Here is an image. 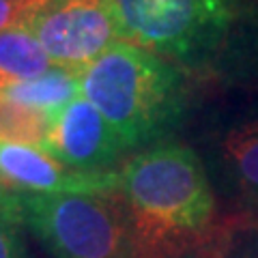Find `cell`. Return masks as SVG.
Masks as SVG:
<instances>
[{
  "label": "cell",
  "mask_w": 258,
  "mask_h": 258,
  "mask_svg": "<svg viewBox=\"0 0 258 258\" xmlns=\"http://www.w3.org/2000/svg\"><path fill=\"white\" fill-rule=\"evenodd\" d=\"M52 116L24 108L0 93V140L41 147L52 132Z\"/></svg>",
  "instance_id": "cell-12"
},
{
  "label": "cell",
  "mask_w": 258,
  "mask_h": 258,
  "mask_svg": "<svg viewBox=\"0 0 258 258\" xmlns=\"http://www.w3.org/2000/svg\"><path fill=\"white\" fill-rule=\"evenodd\" d=\"M50 67L45 50L24 22L0 32V88L32 80Z\"/></svg>",
  "instance_id": "cell-11"
},
{
  "label": "cell",
  "mask_w": 258,
  "mask_h": 258,
  "mask_svg": "<svg viewBox=\"0 0 258 258\" xmlns=\"http://www.w3.org/2000/svg\"><path fill=\"white\" fill-rule=\"evenodd\" d=\"M125 39L209 82L235 22L226 0H108Z\"/></svg>",
  "instance_id": "cell-4"
},
{
  "label": "cell",
  "mask_w": 258,
  "mask_h": 258,
  "mask_svg": "<svg viewBox=\"0 0 258 258\" xmlns=\"http://www.w3.org/2000/svg\"><path fill=\"white\" fill-rule=\"evenodd\" d=\"M215 258H258V226L226 220Z\"/></svg>",
  "instance_id": "cell-14"
},
{
  "label": "cell",
  "mask_w": 258,
  "mask_h": 258,
  "mask_svg": "<svg viewBox=\"0 0 258 258\" xmlns=\"http://www.w3.org/2000/svg\"><path fill=\"white\" fill-rule=\"evenodd\" d=\"M203 106L185 134L217 194L232 205L258 200V99Z\"/></svg>",
  "instance_id": "cell-5"
},
{
  "label": "cell",
  "mask_w": 258,
  "mask_h": 258,
  "mask_svg": "<svg viewBox=\"0 0 258 258\" xmlns=\"http://www.w3.org/2000/svg\"><path fill=\"white\" fill-rule=\"evenodd\" d=\"M237 215L228 217L232 222H241V224H256L258 226V200H252V203H243L237 205Z\"/></svg>",
  "instance_id": "cell-16"
},
{
  "label": "cell",
  "mask_w": 258,
  "mask_h": 258,
  "mask_svg": "<svg viewBox=\"0 0 258 258\" xmlns=\"http://www.w3.org/2000/svg\"><path fill=\"white\" fill-rule=\"evenodd\" d=\"M82 95L116 129L127 151L185 138L203 103V84L164 56L120 41L80 74Z\"/></svg>",
  "instance_id": "cell-2"
},
{
  "label": "cell",
  "mask_w": 258,
  "mask_h": 258,
  "mask_svg": "<svg viewBox=\"0 0 258 258\" xmlns=\"http://www.w3.org/2000/svg\"><path fill=\"white\" fill-rule=\"evenodd\" d=\"M209 82L228 93L258 99V3L235 15Z\"/></svg>",
  "instance_id": "cell-9"
},
{
  "label": "cell",
  "mask_w": 258,
  "mask_h": 258,
  "mask_svg": "<svg viewBox=\"0 0 258 258\" xmlns=\"http://www.w3.org/2000/svg\"><path fill=\"white\" fill-rule=\"evenodd\" d=\"M0 258H35L15 194L0 189Z\"/></svg>",
  "instance_id": "cell-13"
},
{
  "label": "cell",
  "mask_w": 258,
  "mask_h": 258,
  "mask_svg": "<svg viewBox=\"0 0 258 258\" xmlns=\"http://www.w3.org/2000/svg\"><path fill=\"white\" fill-rule=\"evenodd\" d=\"M114 194L147 258H215L226 222L203 159L185 138L134 153L116 172Z\"/></svg>",
  "instance_id": "cell-1"
},
{
  "label": "cell",
  "mask_w": 258,
  "mask_h": 258,
  "mask_svg": "<svg viewBox=\"0 0 258 258\" xmlns=\"http://www.w3.org/2000/svg\"><path fill=\"white\" fill-rule=\"evenodd\" d=\"M116 185V172L88 174L60 164L35 144L0 140V189L20 194H95Z\"/></svg>",
  "instance_id": "cell-8"
},
{
  "label": "cell",
  "mask_w": 258,
  "mask_h": 258,
  "mask_svg": "<svg viewBox=\"0 0 258 258\" xmlns=\"http://www.w3.org/2000/svg\"><path fill=\"white\" fill-rule=\"evenodd\" d=\"M41 149L60 164L88 174L118 172L132 157L116 129L84 95L54 118Z\"/></svg>",
  "instance_id": "cell-7"
},
{
  "label": "cell",
  "mask_w": 258,
  "mask_h": 258,
  "mask_svg": "<svg viewBox=\"0 0 258 258\" xmlns=\"http://www.w3.org/2000/svg\"><path fill=\"white\" fill-rule=\"evenodd\" d=\"M45 0H0V32L26 22Z\"/></svg>",
  "instance_id": "cell-15"
},
{
  "label": "cell",
  "mask_w": 258,
  "mask_h": 258,
  "mask_svg": "<svg viewBox=\"0 0 258 258\" xmlns=\"http://www.w3.org/2000/svg\"><path fill=\"white\" fill-rule=\"evenodd\" d=\"M24 24L54 67L76 74H82L110 47L127 41L108 0H45Z\"/></svg>",
  "instance_id": "cell-6"
},
{
  "label": "cell",
  "mask_w": 258,
  "mask_h": 258,
  "mask_svg": "<svg viewBox=\"0 0 258 258\" xmlns=\"http://www.w3.org/2000/svg\"><path fill=\"white\" fill-rule=\"evenodd\" d=\"M0 93L24 108L37 110L41 114L56 118L71 101L82 95V80L76 71L52 64L41 76L0 88Z\"/></svg>",
  "instance_id": "cell-10"
},
{
  "label": "cell",
  "mask_w": 258,
  "mask_h": 258,
  "mask_svg": "<svg viewBox=\"0 0 258 258\" xmlns=\"http://www.w3.org/2000/svg\"><path fill=\"white\" fill-rule=\"evenodd\" d=\"M226 3L230 5L232 13H235V15H239V13H243L245 9H249V7H252V5H256L258 0H226Z\"/></svg>",
  "instance_id": "cell-17"
},
{
  "label": "cell",
  "mask_w": 258,
  "mask_h": 258,
  "mask_svg": "<svg viewBox=\"0 0 258 258\" xmlns=\"http://www.w3.org/2000/svg\"><path fill=\"white\" fill-rule=\"evenodd\" d=\"M22 220L47 258H147L114 187L95 194H20Z\"/></svg>",
  "instance_id": "cell-3"
}]
</instances>
